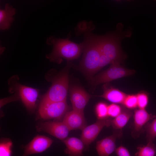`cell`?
Listing matches in <instances>:
<instances>
[{"label": "cell", "instance_id": "6da1fadb", "mask_svg": "<svg viewBox=\"0 0 156 156\" xmlns=\"http://www.w3.org/2000/svg\"><path fill=\"white\" fill-rule=\"evenodd\" d=\"M92 24L86 23L79 28L83 34L84 40L81 43L83 54L78 67L90 82L99 71L101 55L98 35L92 33Z\"/></svg>", "mask_w": 156, "mask_h": 156}, {"label": "cell", "instance_id": "7a4b0ae2", "mask_svg": "<svg viewBox=\"0 0 156 156\" xmlns=\"http://www.w3.org/2000/svg\"><path fill=\"white\" fill-rule=\"evenodd\" d=\"M123 26L119 23L117 29L112 32L103 36H98V38L101 52L106 55L112 62L123 63L127 58L121 46L122 40L131 36V29L123 31Z\"/></svg>", "mask_w": 156, "mask_h": 156}, {"label": "cell", "instance_id": "3957f363", "mask_svg": "<svg viewBox=\"0 0 156 156\" xmlns=\"http://www.w3.org/2000/svg\"><path fill=\"white\" fill-rule=\"evenodd\" d=\"M71 63L68 61L65 67L57 72L51 69L45 75V78L51 84L43 96L41 101L60 102L66 101L69 85V70Z\"/></svg>", "mask_w": 156, "mask_h": 156}, {"label": "cell", "instance_id": "277c9868", "mask_svg": "<svg viewBox=\"0 0 156 156\" xmlns=\"http://www.w3.org/2000/svg\"><path fill=\"white\" fill-rule=\"evenodd\" d=\"M46 43L53 46L52 52L46 55V58L50 62L58 64L62 62V58L67 62L77 59L82 52L81 43L78 44L71 41L69 37L61 39L50 36L47 38Z\"/></svg>", "mask_w": 156, "mask_h": 156}, {"label": "cell", "instance_id": "5b68a950", "mask_svg": "<svg viewBox=\"0 0 156 156\" xmlns=\"http://www.w3.org/2000/svg\"><path fill=\"white\" fill-rule=\"evenodd\" d=\"M19 81V77L16 75L12 76L9 79V92L17 94L27 109L32 111L36 107L39 90L22 84Z\"/></svg>", "mask_w": 156, "mask_h": 156}, {"label": "cell", "instance_id": "8992f818", "mask_svg": "<svg viewBox=\"0 0 156 156\" xmlns=\"http://www.w3.org/2000/svg\"><path fill=\"white\" fill-rule=\"evenodd\" d=\"M134 70L129 69L118 62H113L106 70L94 77L90 83L94 89L101 84L108 83L113 80L131 76L135 73Z\"/></svg>", "mask_w": 156, "mask_h": 156}, {"label": "cell", "instance_id": "52a82bcc", "mask_svg": "<svg viewBox=\"0 0 156 156\" xmlns=\"http://www.w3.org/2000/svg\"><path fill=\"white\" fill-rule=\"evenodd\" d=\"M68 109L66 101L60 102L41 101L38 114L40 118L44 119H59L64 116Z\"/></svg>", "mask_w": 156, "mask_h": 156}, {"label": "cell", "instance_id": "ba28073f", "mask_svg": "<svg viewBox=\"0 0 156 156\" xmlns=\"http://www.w3.org/2000/svg\"><path fill=\"white\" fill-rule=\"evenodd\" d=\"M112 119L109 117L103 120H98L93 124L86 127L82 131L81 139L86 149L96 139L102 129L105 127L111 125Z\"/></svg>", "mask_w": 156, "mask_h": 156}, {"label": "cell", "instance_id": "9c48e42d", "mask_svg": "<svg viewBox=\"0 0 156 156\" xmlns=\"http://www.w3.org/2000/svg\"><path fill=\"white\" fill-rule=\"evenodd\" d=\"M69 93L73 110L83 113L90 97V95L82 87L77 85L70 87Z\"/></svg>", "mask_w": 156, "mask_h": 156}, {"label": "cell", "instance_id": "30bf717a", "mask_svg": "<svg viewBox=\"0 0 156 156\" xmlns=\"http://www.w3.org/2000/svg\"><path fill=\"white\" fill-rule=\"evenodd\" d=\"M38 129L47 132L58 139L64 140L67 138L70 130L63 122L49 121L42 122Z\"/></svg>", "mask_w": 156, "mask_h": 156}, {"label": "cell", "instance_id": "8fae6325", "mask_svg": "<svg viewBox=\"0 0 156 156\" xmlns=\"http://www.w3.org/2000/svg\"><path fill=\"white\" fill-rule=\"evenodd\" d=\"M134 122L131 135L137 138L144 130V127L149 121L156 117V116L149 114L145 109H136L134 111Z\"/></svg>", "mask_w": 156, "mask_h": 156}, {"label": "cell", "instance_id": "7c38bea8", "mask_svg": "<svg viewBox=\"0 0 156 156\" xmlns=\"http://www.w3.org/2000/svg\"><path fill=\"white\" fill-rule=\"evenodd\" d=\"M122 134V130H115L112 135L97 141L96 148L99 156H109L115 151L116 140Z\"/></svg>", "mask_w": 156, "mask_h": 156}, {"label": "cell", "instance_id": "4fadbf2b", "mask_svg": "<svg viewBox=\"0 0 156 156\" xmlns=\"http://www.w3.org/2000/svg\"><path fill=\"white\" fill-rule=\"evenodd\" d=\"M53 141L47 137L37 135L25 147L22 156H28L33 154L41 153L49 148Z\"/></svg>", "mask_w": 156, "mask_h": 156}, {"label": "cell", "instance_id": "5bb4252c", "mask_svg": "<svg viewBox=\"0 0 156 156\" xmlns=\"http://www.w3.org/2000/svg\"><path fill=\"white\" fill-rule=\"evenodd\" d=\"M62 122L70 131L77 129L82 130L86 126L83 113L73 110L66 113Z\"/></svg>", "mask_w": 156, "mask_h": 156}, {"label": "cell", "instance_id": "9a60e30c", "mask_svg": "<svg viewBox=\"0 0 156 156\" xmlns=\"http://www.w3.org/2000/svg\"><path fill=\"white\" fill-rule=\"evenodd\" d=\"M103 88V93L98 96L103 98L112 103L123 104L127 94L118 89L105 84Z\"/></svg>", "mask_w": 156, "mask_h": 156}, {"label": "cell", "instance_id": "2e32d148", "mask_svg": "<svg viewBox=\"0 0 156 156\" xmlns=\"http://www.w3.org/2000/svg\"><path fill=\"white\" fill-rule=\"evenodd\" d=\"M66 148L65 150L68 156H81L85 148V145L81 139L71 137L63 140Z\"/></svg>", "mask_w": 156, "mask_h": 156}, {"label": "cell", "instance_id": "e0dca14e", "mask_svg": "<svg viewBox=\"0 0 156 156\" xmlns=\"http://www.w3.org/2000/svg\"><path fill=\"white\" fill-rule=\"evenodd\" d=\"M16 10L9 3L5 4V8L0 10V29L3 30L9 29L14 20L13 16Z\"/></svg>", "mask_w": 156, "mask_h": 156}, {"label": "cell", "instance_id": "ac0fdd59", "mask_svg": "<svg viewBox=\"0 0 156 156\" xmlns=\"http://www.w3.org/2000/svg\"><path fill=\"white\" fill-rule=\"evenodd\" d=\"M133 114V112L131 110L127 108L122 105L121 112L117 117L112 120L111 125L115 130H122V129L126 125Z\"/></svg>", "mask_w": 156, "mask_h": 156}, {"label": "cell", "instance_id": "d6986e66", "mask_svg": "<svg viewBox=\"0 0 156 156\" xmlns=\"http://www.w3.org/2000/svg\"><path fill=\"white\" fill-rule=\"evenodd\" d=\"M137 151L135 156H154L156 147L153 142H148L146 145H141L137 147Z\"/></svg>", "mask_w": 156, "mask_h": 156}, {"label": "cell", "instance_id": "ffe728a7", "mask_svg": "<svg viewBox=\"0 0 156 156\" xmlns=\"http://www.w3.org/2000/svg\"><path fill=\"white\" fill-rule=\"evenodd\" d=\"M144 130L146 132L147 143L153 142L156 137V118L151 122L146 123L144 127Z\"/></svg>", "mask_w": 156, "mask_h": 156}, {"label": "cell", "instance_id": "44dd1931", "mask_svg": "<svg viewBox=\"0 0 156 156\" xmlns=\"http://www.w3.org/2000/svg\"><path fill=\"white\" fill-rule=\"evenodd\" d=\"M108 105L106 102L103 101L100 102L96 104L95 111L98 120L104 119L109 117L108 115Z\"/></svg>", "mask_w": 156, "mask_h": 156}, {"label": "cell", "instance_id": "7402d4cb", "mask_svg": "<svg viewBox=\"0 0 156 156\" xmlns=\"http://www.w3.org/2000/svg\"><path fill=\"white\" fill-rule=\"evenodd\" d=\"M139 109H145L149 102V94L146 91L142 90L136 94Z\"/></svg>", "mask_w": 156, "mask_h": 156}, {"label": "cell", "instance_id": "603a6c76", "mask_svg": "<svg viewBox=\"0 0 156 156\" xmlns=\"http://www.w3.org/2000/svg\"><path fill=\"white\" fill-rule=\"evenodd\" d=\"M122 105L127 108L131 110L136 109L138 107L136 94H127Z\"/></svg>", "mask_w": 156, "mask_h": 156}, {"label": "cell", "instance_id": "cb8c5ba5", "mask_svg": "<svg viewBox=\"0 0 156 156\" xmlns=\"http://www.w3.org/2000/svg\"><path fill=\"white\" fill-rule=\"evenodd\" d=\"M122 105L112 103L108 105V115L109 117L115 118L121 112Z\"/></svg>", "mask_w": 156, "mask_h": 156}, {"label": "cell", "instance_id": "d4e9b609", "mask_svg": "<svg viewBox=\"0 0 156 156\" xmlns=\"http://www.w3.org/2000/svg\"><path fill=\"white\" fill-rule=\"evenodd\" d=\"M12 144L11 141L1 142L0 144V156H11Z\"/></svg>", "mask_w": 156, "mask_h": 156}, {"label": "cell", "instance_id": "484cf974", "mask_svg": "<svg viewBox=\"0 0 156 156\" xmlns=\"http://www.w3.org/2000/svg\"><path fill=\"white\" fill-rule=\"evenodd\" d=\"M111 63L112 62L110 59L106 55L101 52L99 65V70L106 65Z\"/></svg>", "mask_w": 156, "mask_h": 156}, {"label": "cell", "instance_id": "4316f807", "mask_svg": "<svg viewBox=\"0 0 156 156\" xmlns=\"http://www.w3.org/2000/svg\"><path fill=\"white\" fill-rule=\"evenodd\" d=\"M20 99L18 95L15 93L13 95L0 100V107H2L5 104L12 101H18Z\"/></svg>", "mask_w": 156, "mask_h": 156}, {"label": "cell", "instance_id": "83f0119b", "mask_svg": "<svg viewBox=\"0 0 156 156\" xmlns=\"http://www.w3.org/2000/svg\"><path fill=\"white\" fill-rule=\"evenodd\" d=\"M115 152L117 156H131L128 150L123 146L116 148Z\"/></svg>", "mask_w": 156, "mask_h": 156}]
</instances>
